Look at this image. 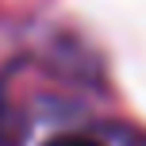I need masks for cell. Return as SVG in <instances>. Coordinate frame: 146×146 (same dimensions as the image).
<instances>
[{"label": "cell", "mask_w": 146, "mask_h": 146, "mask_svg": "<svg viewBox=\"0 0 146 146\" xmlns=\"http://www.w3.org/2000/svg\"><path fill=\"white\" fill-rule=\"evenodd\" d=\"M42 146H100V142L88 139V135H54V139H46Z\"/></svg>", "instance_id": "7a4b0ae2"}, {"label": "cell", "mask_w": 146, "mask_h": 146, "mask_svg": "<svg viewBox=\"0 0 146 146\" xmlns=\"http://www.w3.org/2000/svg\"><path fill=\"white\" fill-rule=\"evenodd\" d=\"M23 139V127H19V115L12 111V104L0 96V146H15Z\"/></svg>", "instance_id": "6da1fadb"}]
</instances>
